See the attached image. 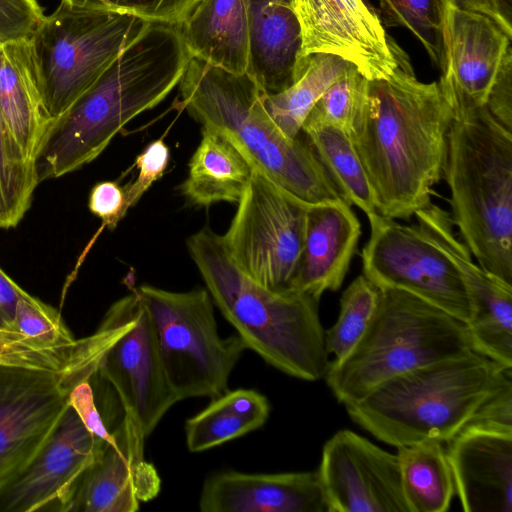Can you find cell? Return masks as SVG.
<instances>
[{"instance_id":"cell-1","label":"cell","mask_w":512,"mask_h":512,"mask_svg":"<svg viewBox=\"0 0 512 512\" xmlns=\"http://www.w3.org/2000/svg\"><path fill=\"white\" fill-rule=\"evenodd\" d=\"M387 78L369 80L349 137L376 212L408 219L431 203L440 181L452 110L437 81H420L400 47Z\"/></svg>"},{"instance_id":"cell-2","label":"cell","mask_w":512,"mask_h":512,"mask_svg":"<svg viewBox=\"0 0 512 512\" xmlns=\"http://www.w3.org/2000/svg\"><path fill=\"white\" fill-rule=\"evenodd\" d=\"M191 57L179 25L151 23L51 121L35 158L39 183L96 159L129 121L167 97Z\"/></svg>"},{"instance_id":"cell-3","label":"cell","mask_w":512,"mask_h":512,"mask_svg":"<svg viewBox=\"0 0 512 512\" xmlns=\"http://www.w3.org/2000/svg\"><path fill=\"white\" fill-rule=\"evenodd\" d=\"M441 90L452 110L442 177L453 224L479 266L512 285V131L484 105Z\"/></svg>"},{"instance_id":"cell-4","label":"cell","mask_w":512,"mask_h":512,"mask_svg":"<svg viewBox=\"0 0 512 512\" xmlns=\"http://www.w3.org/2000/svg\"><path fill=\"white\" fill-rule=\"evenodd\" d=\"M187 249L214 305L247 349L292 377H325L331 361L318 300L255 281L233 262L221 236L207 226L187 239Z\"/></svg>"},{"instance_id":"cell-5","label":"cell","mask_w":512,"mask_h":512,"mask_svg":"<svg viewBox=\"0 0 512 512\" xmlns=\"http://www.w3.org/2000/svg\"><path fill=\"white\" fill-rule=\"evenodd\" d=\"M179 107L203 128L231 141L274 184L304 203L344 200L309 143L285 135L264 105V90L234 73L191 57L179 82Z\"/></svg>"},{"instance_id":"cell-6","label":"cell","mask_w":512,"mask_h":512,"mask_svg":"<svg viewBox=\"0 0 512 512\" xmlns=\"http://www.w3.org/2000/svg\"><path fill=\"white\" fill-rule=\"evenodd\" d=\"M511 369L472 352L390 378L345 407L354 422L389 445L448 443L512 380Z\"/></svg>"},{"instance_id":"cell-7","label":"cell","mask_w":512,"mask_h":512,"mask_svg":"<svg viewBox=\"0 0 512 512\" xmlns=\"http://www.w3.org/2000/svg\"><path fill=\"white\" fill-rule=\"evenodd\" d=\"M472 352L466 323L406 291L380 288L365 334L344 359L330 362L325 379L346 405L390 378Z\"/></svg>"},{"instance_id":"cell-8","label":"cell","mask_w":512,"mask_h":512,"mask_svg":"<svg viewBox=\"0 0 512 512\" xmlns=\"http://www.w3.org/2000/svg\"><path fill=\"white\" fill-rule=\"evenodd\" d=\"M151 23L64 1L45 16L30 44L50 118L59 117Z\"/></svg>"},{"instance_id":"cell-9","label":"cell","mask_w":512,"mask_h":512,"mask_svg":"<svg viewBox=\"0 0 512 512\" xmlns=\"http://www.w3.org/2000/svg\"><path fill=\"white\" fill-rule=\"evenodd\" d=\"M134 289L149 314L161 364L177 400L213 399L226 392L247 348L237 334L220 336L208 290L175 292L151 285Z\"/></svg>"},{"instance_id":"cell-10","label":"cell","mask_w":512,"mask_h":512,"mask_svg":"<svg viewBox=\"0 0 512 512\" xmlns=\"http://www.w3.org/2000/svg\"><path fill=\"white\" fill-rule=\"evenodd\" d=\"M96 375L114 388L122 405L121 423L137 493L141 498L153 497L160 490V478L144 458V443L178 400L166 379L153 325L141 299L131 327L106 351Z\"/></svg>"},{"instance_id":"cell-11","label":"cell","mask_w":512,"mask_h":512,"mask_svg":"<svg viewBox=\"0 0 512 512\" xmlns=\"http://www.w3.org/2000/svg\"><path fill=\"white\" fill-rule=\"evenodd\" d=\"M307 203L253 169L227 231L221 236L233 262L271 289H290L305 233Z\"/></svg>"},{"instance_id":"cell-12","label":"cell","mask_w":512,"mask_h":512,"mask_svg":"<svg viewBox=\"0 0 512 512\" xmlns=\"http://www.w3.org/2000/svg\"><path fill=\"white\" fill-rule=\"evenodd\" d=\"M362 249L363 275L379 288L415 295L464 323L472 313L467 286L448 256L418 225H404L375 212Z\"/></svg>"},{"instance_id":"cell-13","label":"cell","mask_w":512,"mask_h":512,"mask_svg":"<svg viewBox=\"0 0 512 512\" xmlns=\"http://www.w3.org/2000/svg\"><path fill=\"white\" fill-rule=\"evenodd\" d=\"M95 366L72 357L60 371L0 365V489L32 460L69 407V392Z\"/></svg>"},{"instance_id":"cell-14","label":"cell","mask_w":512,"mask_h":512,"mask_svg":"<svg viewBox=\"0 0 512 512\" xmlns=\"http://www.w3.org/2000/svg\"><path fill=\"white\" fill-rule=\"evenodd\" d=\"M302 35L300 58L313 53L338 56L368 80L390 76L400 46L386 33L368 0H290Z\"/></svg>"},{"instance_id":"cell-15","label":"cell","mask_w":512,"mask_h":512,"mask_svg":"<svg viewBox=\"0 0 512 512\" xmlns=\"http://www.w3.org/2000/svg\"><path fill=\"white\" fill-rule=\"evenodd\" d=\"M317 472L329 512H409L397 454L351 430L325 443Z\"/></svg>"},{"instance_id":"cell-16","label":"cell","mask_w":512,"mask_h":512,"mask_svg":"<svg viewBox=\"0 0 512 512\" xmlns=\"http://www.w3.org/2000/svg\"><path fill=\"white\" fill-rule=\"evenodd\" d=\"M104 442L69 405L37 454L0 489V512H65L78 480Z\"/></svg>"},{"instance_id":"cell-17","label":"cell","mask_w":512,"mask_h":512,"mask_svg":"<svg viewBox=\"0 0 512 512\" xmlns=\"http://www.w3.org/2000/svg\"><path fill=\"white\" fill-rule=\"evenodd\" d=\"M441 89L459 93L477 105L486 103L512 34L491 17L441 0Z\"/></svg>"},{"instance_id":"cell-18","label":"cell","mask_w":512,"mask_h":512,"mask_svg":"<svg viewBox=\"0 0 512 512\" xmlns=\"http://www.w3.org/2000/svg\"><path fill=\"white\" fill-rule=\"evenodd\" d=\"M446 449L466 512H512V428L468 425Z\"/></svg>"},{"instance_id":"cell-19","label":"cell","mask_w":512,"mask_h":512,"mask_svg":"<svg viewBox=\"0 0 512 512\" xmlns=\"http://www.w3.org/2000/svg\"><path fill=\"white\" fill-rule=\"evenodd\" d=\"M199 508L202 512H329L317 471L215 473L203 484Z\"/></svg>"},{"instance_id":"cell-20","label":"cell","mask_w":512,"mask_h":512,"mask_svg":"<svg viewBox=\"0 0 512 512\" xmlns=\"http://www.w3.org/2000/svg\"><path fill=\"white\" fill-rule=\"evenodd\" d=\"M361 224L345 200L308 204L303 247L290 289L320 300L336 291L349 269Z\"/></svg>"},{"instance_id":"cell-21","label":"cell","mask_w":512,"mask_h":512,"mask_svg":"<svg viewBox=\"0 0 512 512\" xmlns=\"http://www.w3.org/2000/svg\"><path fill=\"white\" fill-rule=\"evenodd\" d=\"M302 47L301 27L290 0H252L248 73L267 94L288 88Z\"/></svg>"},{"instance_id":"cell-22","label":"cell","mask_w":512,"mask_h":512,"mask_svg":"<svg viewBox=\"0 0 512 512\" xmlns=\"http://www.w3.org/2000/svg\"><path fill=\"white\" fill-rule=\"evenodd\" d=\"M0 110L24 154L35 164L52 119L40 92L30 38L0 44Z\"/></svg>"},{"instance_id":"cell-23","label":"cell","mask_w":512,"mask_h":512,"mask_svg":"<svg viewBox=\"0 0 512 512\" xmlns=\"http://www.w3.org/2000/svg\"><path fill=\"white\" fill-rule=\"evenodd\" d=\"M252 0H199L179 25L192 57L234 73L248 65Z\"/></svg>"},{"instance_id":"cell-24","label":"cell","mask_w":512,"mask_h":512,"mask_svg":"<svg viewBox=\"0 0 512 512\" xmlns=\"http://www.w3.org/2000/svg\"><path fill=\"white\" fill-rule=\"evenodd\" d=\"M135 475L122 423L78 480L65 512H136Z\"/></svg>"},{"instance_id":"cell-25","label":"cell","mask_w":512,"mask_h":512,"mask_svg":"<svg viewBox=\"0 0 512 512\" xmlns=\"http://www.w3.org/2000/svg\"><path fill=\"white\" fill-rule=\"evenodd\" d=\"M188 169L181 193L191 204L203 207L218 202L238 203L253 173L252 165L231 141L203 127Z\"/></svg>"},{"instance_id":"cell-26","label":"cell","mask_w":512,"mask_h":512,"mask_svg":"<svg viewBox=\"0 0 512 512\" xmlns=\"http://www.w3.org/2000/svg\"><path fill=\"white\" fill-rule=\"evenodd\" d=\"M268 399L251 389L226 391L185 424L186 444L202 452L252 432L267 421Z\"/></svg>"},{"instance_id":"cell-27","label":"cell","mask_w":512,"mask_h":512,"mask_svg":"<svg viewBox=\"0 0 512 512\" xmlns=\"http://www.w3.org/2000/svg\"><path fill=\"white\" fill-rule=\"evenodd\" d=\"M351 66L354 65L331 54L301 57L295 66L293 83L281 92L264 95L267 112L285 135L296 138L320 97Z\"/></svg>"},{"instance_id":"cell-28","label":"cell","mask_w":512,"mask_h":512,"mask_svg":"<svg viewBox=\"0 0 512 512\" xmlns=\"http://www.w3.org/2000/svg\"><path fill=\"white\" fill-rule=\"evenodd\" d=\"M301 134L342 198L357 206L366 216L375 213L372 189L349 135L311 112L302 125Z\"/></svg>"},{"instance_id":"cell-29","label":"cell","mask_w":512,"mask_h":512,"mask_svg":"<svg viewBox=\"0 0 512 512\" xmlns=\"http://www.w3.org/2000/svg\"><path fill=\"white\" fill-rule=\"evenodd\" d=\"M402 488L409 512H445L455 482L444 443L435 440L397 447Z\"/></svg>"},{"instance_id":"cell-30","label":"cell","mask_w":512,"mask_h":512,"mask_svg":"<svg viewBox=\"0 0 512 512\" xmlns=\"http://www.w3.org/2000/svg\"><path fill=\"white\" fill-rule=\"evenodd\" d=\"M471 300L466 326L474 351L512 368V285L498 282L472 294Z\"/></svg>"},{"instance_id":"cell-31","label":"cell","mask_w":512,"mask_h":512,"mask_svg":"<svg viewBox=\"0 0 512 512\" xmlns=\"http://www.w3.org/2000/svg\"><path fill=\"white\" fill-rule=\"evenodd\" d=\"M38 184L35 164L24 154L0 110V228L21 222Z\"/></svg>"},{"instance_id":"cell-32","label":"cell","mask_w":512,"mask_h":512,"mask_svg":"<svg viewBox=\"0 0 512 512\" xmlns=\"http://www.w3.org/2000/svg\"><path fill=\"white\" fill-rule=\"evenodd\" d=\"M380 288L363 274L343 292L335 324L325 332V344L332 361L344 359L361 340L378 307Z\"/></svg>"},{"instance_id":"cell-33","label":"cell","mask_w":512,"mask_h":512,"mask_svg":"<svg viewBox=\"0 0 512 512\" xmlns=\"http://www.w3.org/2000/svg\"><path fill=\"white\" fill-rule=\"evenodd\" d=\"M13 332L16 338L44 349H68L77 341L55 308L26 291L16 303Z\"/></svg>"},{"instance_id":"cell-34","label":"cell","mask_w":512,"mask_h":512,"mask_svg":"<svg viewBox=\"0 0 512 512\" xmlns=\"http://www.w3.org/2000/svg\"><path fill=\"white\" fill-rule=\"evenodd\" d=\"M388 25L409 30L431 60L440 63L441 0H378Z\"/></svg>"},{"instance_id":"cell-35","label":"cell","mask_w":512,"mask_h":512,"mask_svg":"<svg viewBox=\"0 0 512 512\" xmlns=\"http://www.w3.org/2000/svg\"><path fill=\"white\" fill-rule=\"evenodd\" d=\"M368 81L351 66L324 92L310 112L349 134L366 97Z\"/></svg>"},{"instance_id":"cell-36","label":"cell","mask_w":512,"mask_h":512,"mask_svg":"<svg viewBox=\"0 0 512 512\" xmlns=\"http://www.w3.org/2000/svg\"><path fill=\"white\" fill-rule=\"evenodd\" d=\"M70 5L131 14L150 22L180 25L199 0H61Z\"/></svg>"},{"instance_id":"cell-37","label":"cell","mask_w":512,"mask_h":512,"mask_svg":"<svg viewBox=\"0 0 512 512\" xmlns=\"http://www.w3.org/2000/svg\"><path fill=\"white\" fill-rule=\"evenodd\" d=\"M77 341L68 349H44L0 333V365L60 371L70 363Z\"/></svg>"},{"instance_id":"cell-38","label":"cell","mask_w":512,"mask_h":512,"mask_svg":"<svg viewBox=\"0 0 512 512\" xmlns=\"http://www.w3.org/2000/svg\"><path fill=\"white\" fill-rule=\"evenodd\" d=\"M44 17L36 0H0V44L29 39Z\"/></svg>"},{"instance_id":"cell-39","label":"cell","mask_w":512,"mask_h":512,"mask_svg":"<svg viewBox=\"0 0 512 512\" xmlns=\"http://www.w3.org/2000/svg\"><path fill=\"white\" fill-rule=\"evenodd\" d=\"M170 159V151L162 139L151 142L135 159L136 179L124 187L125 208L133 207L151 185L160 179Z\"/></svg>"},{"instance_id":"cell-40","label":"cell","mask_w":512,"mask_h":512,"mask_svg":"<svg viewBox=\"0 0 512 512\" xmlns=\"http://www.w3.org/2000/svg\"><path fill=\"white\" fill-rule=\"evenodd\" d=\"M88 207L102 220V227L112 230L127 213L124 189L115 181L99 182L90 192Z\"/></svg>"},{"instance_id":"cell-41","label":"cell","mask_w":512,"mask_h":512,"mask_svg":"<svg viewBox=\"0 0 512 512\" xmlns=\"http://www.w3.org/2000/svg\"><path fill=\"white\" fill-rule=\"evenodd\" d=\"M484 106L501 125L512 131V49L504 59Z\"/></svg>"},{"instance_id":"cell-42","label":"cell","mask_w":512,"mask_h":512,"mask_svg":"<svg viewBox=\"0 0 512 512\" xmlns=\"http://www.w3.org/2000/svg\"><path fill=\"white\" fill-rule=\"evenodd\" d=\"M69 405L76 411L85 426L100 440L109 441L112 438L96 406L91 380H83L69 392Z\"/></svg>"},{"instance_id":"cell-43","label":"cell","mask_w":512,"mask_h":512,"mask_svg":"<svg viewBox=\"0 0 512 512\" xmlns=\"http://www.w3.org/2000/svg\"><path fill=\"white\" fill-rule=\"evenodd\" d=\"M24 292L0 268V332L4 335L16 338L13 332L14 312L17 300Z\"/></svg>"},{"instance_id":"cell-44","label":"cell","mask_w":512,"mask_h":512,"mask_svg":"<svg viewBox=\"0 0 512 512\" xmlns=\"http://www.w3.org/2000/svg\"><path fill=\"white\" fill-rule=\"evenodd\" d=\"M459 7L485 14L512 34L511 19L505 13L501 0H451Z\"/></svg>"},{"instance_id":"cell-45","label":"cell","mask_w":512,"mask_h":512,"mask_svg":"<svg viewBox=\"0 0 512 512\" xmlns=\"http://www.w3.org/2000/svg\"><path fill=\"white\" fill-rule=\"evenodd\" d=\"M505 13L508 16L509 19H511V6H512V0H501Z\"/></svg>"}]
</instances>
